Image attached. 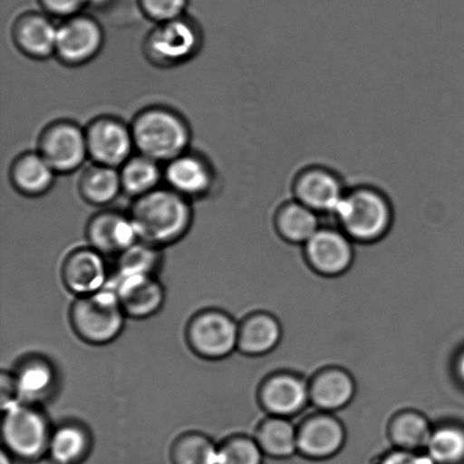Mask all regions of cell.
I'll list each match as a JSON object with an SVG mask.
<instances>
[{
    "mask_svg": "<svg viewBox=\"0 0 464 464\" xmlns=\"http://www.w3.org/2000/svg\"><path fill=\"white\" fill-rule=\"evenodd\" d=\"M161 264L160 248L139 240L118 256V276H156Z\"/></svg>",
    "mask_w": 464,
    "mask_h": 464,
    "instance_id": "cell-32",
    "label": "cell"
},
{
    "mask_svg": "<svg viewBox=\"0 0 464 464\" xmlns=\"http://www.w3.org/2000/svg\"><path fill=\"white\" fill-rule=\"evenodd\" d=\"M354 382L343 371L320 372L309 386V397L317 408L335 411L348 406L354 395Z\"/></svg>",
    "mask_w": 464,
    "mask_h": 464,
    "instance_id": "cell-23",
    "label": "cell"
},
{
    "mask_svg": "<svg viewBox=\"0 0 464 464\" xmlns=\"http://www.w3.org/2000/svg\"><path fill=\"white\" fill-rule=\"evenodd\" d=\"M58 27L39 13L21 16L14 25V40L22 53L34 58H47L56 53Z\"/></svg>",
    "mask_w": 464,
    "mask_h": 464,
    "instance_id": "cell-19",
    "label": "cell"
},
{
    "mask_svg": "<svg viewBox=\"0 0 464 464\" xmlns=\"http://www.w3.org/2000/svg\"><path fill=\"white\" fill-rule=\"evenodd\" d=\"M375 464H435L425 452L404 451L394 449L384 454Z\"/></svg>",
    "mask_w": 464,
    "mask_h": 464,
    "instance_id": "cell-35",
    "label": "cell"
},
{
    "mask_svg": "<svg viewBox=\"0 0 464 464\" xmlns=\"http://www.w3.org/2000/svg\"><path fill=\"white\" fill-rule=\"evenodd\" d=\"M54 171L40 153H25L12 167V181L17 190L30 197L41 195L52 188Z\"/></svg>",
    "mask_w": 464,
    "mask_h": 464,
    "instance_id": "cell-25",
    "label": "cell"
},
{
    "mask_svg": "<svg viewBox=\"0 0 464 464\" xmlns=\"http://www.w3.org/2000/svg\"><path fill=\"white\" fill-rule=\"evenodd\" d=\"M457 372H458L459 377H460L461 381L464 383V353L458 359Z\"/></svg>",
    "mask_w": 464,
    "mask_h": 464,
    "instance_id": "cell-38",
    "label": "cell"
},
{
    "mask_svg": "<svg viewBox=\"0 0 464 464\" xmlns=\"http://www.w3.org/2000/svg\"><path fill=\"white\" fill-rule=\"evenodd\" d=\"M102 43V26L93 18L74 15L58 26L54 54L67 65H82L100 52Z\"/></svg>",
    "mask_w": 464,
    "mask_h": 464,
    "instance_id": "cell-10",
    "label": "cell"
},
{
    "mask_svg": "<svg viewBox=\"0 0 464 464\" xmlns=\"http://www.w3.org/2000/svg\"><path fill=\"white\" fill-rule=\"evenodd\" d=\"M56 172H72L89 156L85 130L71 121H58L44 130L40 151Z\"/></svg>",
    "mask_w": 464,
    "mask_h": 464,
    "instance_id": "cell-8",
    "label": "cell"
},
{
    "mask_svg": "<svg viewBox=\"0 0 464 464\" xmlns=\"http://www.w3.org/2000/svg\"><path fill=\"white\" fill-rule=\"evenodd\" d=\"M165 177L170 189L186 198L207 193L212 184L210 166L193 154L184 153L169 161Z\"/></svg>",
    "mask_w": 464,
    "mask_h": 464,
    "instance_id": "cell-21",
    "label": "cell"
},
{
    "mask_svg": "<svg viewBox=\"0 0 464 464\" xmlns=\"http://www.w3.org/2000/svg\"><path fill=\"white\" fill-rule=\"evenodd\" d=\"M3 413L4 450L24 462L38 461L48 456L53 430L40 406L18 403Z\"/></svg>",
    "mask_w": 464,
    "mask_h": 464,
    "instance_id": "cell-5",
    "label": "cell"
},
{
    "mask_svg": "<svg viewBox=\"0 0 464 464\" xmlns=\"http://www.w3.org/2000/svg\"><path fill=\"white\" fill-rule=\"evenodd\" d=\"M201 35L197 26L179 17L159 23L147 40V54L157 65L175 66L189 61L198 53Z\"/></svg>",
    "mask_w": 464,
    "mask_h": 464,
    "instance_id": "cell-7",
    "label": "cell"
},
{
    "mask_svg": "<svg viewBox=\"0 0 464 464\" xmlns=\"http://www.w3.org/2000/svg\"><path fill=\"white\" fill-rule=\"evenodd\" d=\"M63 285L77 297L98 293L108 280L107 264L94 248H81L68 255L63 264Z\"/></svg>",
    "mask_w": 464,
    "mask_h": 464,
    "instance_id": "cell-14",
    "label": "cell"
},
{
    "mask_svg": "<svg viewBox=\"0 0 464 464\" xmlns=\"http://www.w3.org/2000/svg\"><path fill=\"white\" fill-rule=\"evenodd\" d=\"M91 0H40L45 11L57 16L72 17Z\"/></svg>",
    "mask_w": 464,
    "mask_h": 464,
    "instance_id": "cell-36",
    "label": "cell"
},
{
    "mask_svg": "<svg viewBox=\"0 0 464 464\" xmlns=\"http://www.w3.org/2000/svg\"><path fill=\"white\" fill-rule=\"evenodd\" d=\"M160 179L161 171L158 162L142 154L130 158L121 171L122 189L136 198L157 189Z\"/></svg>",
    "mask_w": 464,
    "mask_h": 464,
    "instance_id": "cell-30",
    "label": "cell"
},
{
    "mask_svg": "<svg viewBox=\"0 0 464 464\" xmlns=\"http://www.w3.org/2000/svg\"><path fill=\"white\" fill-rule=\"evenodd\" d=\"M170 458L172 464H218L219 445L206 434L189 431L176 439Z\"/></svg>",
    "mask_w": 464,
    "mask_h": 464,
    "instance_id": "cell-28",
    "label": "cell"
},
{
    "mask_svg": "<svg viewBox=\"0 0 464 464\" xmlns=\"http://www.w3.org/2000/svg\"><path fill=\"white\" fill-rule=\"evenodd\" d=\"M276 225L282 238L306 244L318 231L316 212L299 202H290L277 211Z\"/></svg>",
    "mask_w": 464,
    "mask_h": 464,
    "instance_id": "cell-26",
    "label": "cell"
},
{
    "mask_svg": "<svg viewBox=\"0 0 464 464\" xmlns=\"http://www.w3.org/2000/svg\"><path fill=\"white\" fill-rule=\"evenodd\" d=\"M122 189L121 172L116 168L97 165L84 171L80 180V192L86 202L106 206L113 201Z\"/></svg>",
    "mask_w": 464,
    "mask_h": 464,
    "instance_id": "cell-27",
    "label": "cell"
},
{
    "mask_svg": "<svg viewBox=\"0 0 464 464\" xmlns=\"http://www.w3.org/2000/svg\"><path fill=\"white\" fill-rule=\"evenodd\" d=\"M279 322L267 314H254L239 324L238 348L246 356H263L275 350L281 340Z\"/></svg>",
    "mask_w": 464,
    "mask_h": 464,
    "instance_id": "cell-22",
    "label": "cell"
},
{
    "mask_svg": "<svg viewBox=\"0 0 464 464\" xmlns=\"http://www.w3.org/2000/svg\"><path fill=\"white\" fill-rule=\"evenodd\" d=\"M264 457L256 440L236 435L219 445L218 464H263Z\"/></svg>",
    "mask_w": 464,
    "mask_h": 464,
    "instance_id": "cell-33",
    "label": "cell"
},
{
    "mask_svg": "<svg viewBox=\"0 0 464 464\" xmlns=\"http://www.w3.org/2000/svg\"><path fill=\"white\" fill-rule=\"evenodd\" d=\"M12 456L9 454L6 450L3 449L2 451V464H13L12 462Z\"/></svg>",
    "mask_w": 464,
    "mask_h": 464,
    "instance_id": "cell-39",
    "label": "cell"
},
{
    "mask_svg": "<svg viewBox=\"0 0 464 464\" xmlns=\"http://www.w3.org/2000/svg\"><path fill=\"white\" fill-rule=\"evenodd\" d=\"M334 216L344 234L361 243L381 239L392 224L389 199L371 188H359L345 194Z\"/></svg>",
    "mask_w": 464,
    "mask_h": 464,
    "instance_id": "cell-4",
    "label": "cell"
},
{
    "mask_svg": "<svg viewBox=\"0 0 464 464\" xmlns=\"http://www.w3.org/2000/svg\"><path fill=\"white\" fill-rule=\"evenodd\" d=\"M239 324L220 309L210 308L190 318L186 329L188 347L198 357L221 361L238 348Z\"/></svg>",
    "mask_w": 464,
    "mask_h": 464,
    "instance_id": "cell-6",
    "label": "cell"
},
{
    "mask_svg": "<svg viewBox=\"0 0 464 464\" xmlns=\"http://www.w3.org/2000/svg\"><path fill=\"white\" fill-rule=\"evenodd\" d=\"M262 406L272 416L297 415L311 400L309 386L293 375H276L264 382L259 391Z\"/></svg>",
    "mask_w": 464,
    "mask_h": 464,
    "instance_id": "cell-18",
    "label": "cell"
},
{
    "mask_svg": "<svg viewBox=\"0 0 464 464\" xmlns=\"http://www.w3.org/2000/svg\"><path fill=\"white\" fill-rule=\"evenodd\" d=\"M126 314L115 290L81 295L72 304L70 321L72 331L85 343L106 345L121 334Z\"/></svg>",
    "mask_w": 464,
    "mask_h": 464,
    "instance_id": "cell-3",
    "label": "cell"
},
{
    "mask_svg": "<svg viewBox=\"0 0 464 464\" xmlns=\"http://www.w3.org/2000/svg\"><path fill=\"white\" fill-rule=\"evenodd\" d=\"M0 407L2 411L21 403L13 372H3L0 377Z\"/></svg>",
    "mask_w": 464,
    "mask_h": 464,
    "instance_id": "cell-37",
    "label": "cell"
},
{
    "mask_svg": "<svg viewBox=\"0 0 464 464\" xmlns=\"http://www.w3.org/2000/svg\"><path fill=\"white\" fill-rule=\"evenodd\" d=\"M130 217L139 239L158 248L183 238L193 220L188 198L172 189H154L138 198Z\"/></svg>",
    "mask_w": 464,
    "mask_h": 464,
    "instance_id": "cell-1",
    "label": "cell"
},
{
    "mask_svg": "<svg viewBox=\"0 0 464 464\" xmlns=\"http://www.w3.org/2000/svg\"><path fill=\"white\" fill-rule=\"evenodd\" d=\"M424 452L435 464H464V430L458 426L433 430Z\"/></svg>",
    "mask_w": 464,
    "mask_h": 464,
    "instance_id": "cell-31",
    "label": "cell"
},
{
    "mask_svg": "<svg viewBox=\"0 0 464 464\" xmlns=\"http://www.w3.org/2000/svg\"><path fill=\"white\" fill-rule=\"evenodd\" d=\"M116 294L127 317L145 320L161 311L166 291L156 276H118Z\"/></svg>",
    "mask_w": 464,
    "mask_h": 464,
    "instance_id": "cell-12",
    "label": "cell"
},
{
    "mask_svg": "<svg viewBox=\"0 0 464 464\" xmlns=\"http://www.w3.org/2000/svg\"><path fill=\"white\" fill-rule=\"evenodd\" d=\"M130 129L136 149L157 162H169L184 154L190 140L184 118L162 107L140 112Z\"/></svg>",
    "mask_w": 464,
    "mask_h": 464,
    "instance_id": "cell-2",
    "label": "cell"
},
{
    "mask_svg": "<svg viewBox=\"0 0 464 464\" xmlns=\"http://www.w3.org/2000/svg\"><path fill=\"white\" fill-rule=\"evenodd\" d=\"M431 427L425 417L418 413H404L393 421L390 438L395 449L424 452L431 435Z\"/></svg>",
    "mask_w": 464,
    "mask_h": 464,
    "instance_id": "cell-29",
    "label": "cell"
},
{
    "mask_svg": "<svg viewBox=\"0 0 464 464\" xmlns=\"http://www.w3.org/2000/svg\"><path fill=\"white\" fill-rule=\"evenodd\" d=\"M345 194L338 177L325 168L313 167L299 172L294 183L297 202L315 212L334 215Z\"/></svg>",
    "mask_w": 464,
    "mask_h": 464,
    "instance_id": "cell-13",
    "label": "cell"
},
{
    "mask_svg": "<svg viewBox=\"0 0 464 464\" xmlns=\"http://www.w3.org/2000/svg\"><path fill=\"white\" fill-rule=\"evenodd\" d=\"M256 442L266 457L285 460L298 453V430L288 418L272 416L256 431Z\"/></svg>",
    "mask_w": 464,
    "mask_h": 464,
    "instance_id": "cell-24",
    "label": "cell"
},
{
    "mask_svg": "<svg viewBox=\"0 0 464 464\" xmlns=\"http://www.w3.org/2000/svg\"><path fill=\"white\" fill-rule=\"evenodd\" d=\"M89 156L97 165L117 168L129 161L135 147L131 129L112 117L91 122L85 130Z\"/></svg>",
    "mask_w": 464,
    "mask_h": 464,
    "instance_id": "cell-9",
    "label": "cell"
},
{
    "mask_svg": "<svg viewBox=\"0 0 464 464\" xmlns=\"http://www.w3.org/2000/svg\"><path fill=\"white\" fill-rule=\"evenodd\" d=\"M188 0H140L145 15L158 23L183 17Z\"/></svg>",
    "mask_w": 464,
    "mask_h": 464,
    "instance_id": "cell-34",
    "label": "cell"
},
{
    "mask_svg": "<svg viewBox=\"0 0 464 464\" xmlns=\"http://www.w3.org/2000/svg\"><path fill=\"white\" fill-rule=\"evenodd\" d=\"M86 236L91 247L103 256L118 257L140 240L130 217L118 212H102L93 217Z\"/></svg>",
    "mask_w": 464,
    "mask_h": 464,
    "instance_id": "cell-15",
    "label": "cell"
},
{
    "mask_svg": "<svg viewBox=\"0 0 464 464\" xmlns=\"http://www.w3.org/2000/svg\"><path fill=\"white\" fill-rule=\"evenodd\" d=\"M93 448L90 430L81 422L66 421L53 430L48 457L53 464H82Z\"/></svg>",
    "mask_w": 464,
    "mask_h": 464,
    "instance_id": "cell-20",
    "label": "cell"
},
{
    "mask_svg": "<svg viewBox=\"0 0 464 464\" xmlns=\"http://www.w3.org/2000/svg\"><path fill=\"white\" fill-rule=\"evenodd\" d=\"M18 398L21 403L40 406L53 398L58 384L56 367L43 356H29L18 363L15 372Z\"/></svg>",
    "mask_w": 464,
    "mask_h": 464,
    "instance_id": "cell-17",
    "label": "cell"
},
{
    "mask_svg": "<svg viewBox=\"0 0 464 464\" xmlns=\"http://www.w3.org/2000/svg\"><path fill=\"white\" fill-rule=\"evenodd\" d=\"M344 442V429L334 417H313L298 430V453L308 460H329L343 450Z\"/></svg>",
    "mask_w": 464,
    "mask_h": 464,
    "instance_id": "cell-16",
    "label": "cell"
},
{
    "mask_svg": "<svg viewBox=\"0 0 464 464\" xmlns=\"http://www.w3.org/2000/svg\"><path fill=\"white\" fill-rule=\"evenodd\" d=\"M304 252L314 270L326 276L343 275L353 261L349 237L334 229H318L304 244Z\"/></svg>",
    "mask_w": 464,
    "mask_h": 464,
    "instance_id": "cell-11",
    "label": "cell"
}]
</instances>
